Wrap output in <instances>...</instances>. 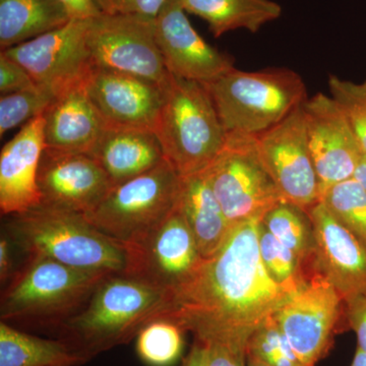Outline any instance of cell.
I'll return each mask as SVG.
<instances>
[{"instance_id":"20","label":"cell","mask_w":366,"mask_h":366,"mask_svg":"<svg viewBox=\"0 0 366 366\" xmlns=\"http://www.w3.org/2000/svg\"><path fill=\"white\" fill-rule=\"evenodd\" d=\"M43 117L45 148L53 151L89 155L107 127L85 85L56 96Z\"/></svg>"},{"instance_id":"42","label":"cell","mask_w":366,"mask_h":366,"mask_svg":"<svg viewBox=\"0 0 366 366\" xmlns=\"http://www.w3.org/2000/svg\"><path fill=\"white\" fill-rule=\"evenodd\" d=\"M247 366H269L268 363L259 360L252 354L247 353Z\"/></svg>"},{"instance_id":"29","label":"cell","mask_w":366,"mask_h":366,"mask_svg":"<svg viewBox=\"0 0 366 366\" xmlns=\"http://www.w3.org/2000/svg\"><path fill=\"white\" fill-rule=\"evenodd\" d=\"M320 202L366 247V192L355 178L330 187Z\"/></svg>"},{"instance_id":"36","label":"cell","mask_w":366,"mask_h":366,"mask_svg":"<svg viewBox=\"0 0 366 366\" xmlns=\"http://www.w3.org/2000/svg\"><path fill=\"white\" fill-rule=\"evenodd\" d=\"M206 345L208 366H247V347L225 343Z\"/></svg>"},{"instance_id":"31","label":"cell","mask_w":366,"mask_h":366,"mask_svg":"<svg viewBox=\"0 0 366 366\" xmlns=\"http://www.w3.org/2000/svg\"><path fill=\"white\" fill-rule=\"evenodd\" d=\"M247 353L257 356L269 366H308L298 357L273 315L252 335Z\"/></svg>"},{"instance_id":"10","label":"cell","mask_w":366,"mask_h":366,"mask_svg":"<svg viewBox=\"0 0 366 366\" xmlns=\"http://www.w3.org/2000/svg\"><path fill=\"white\" fill-rule=\"evenodd\" d=\"M298 357L315 366L329 353L335 335L345 322V305L340 293L320 272L289 296L273 315ZM347 325V324H346Z\"/></svg>"},{"instance_id":"39","label":"cell","mask_w":366,"mask_h":366,"mask_svg":"<svg viewBox=\"0 0 366 366\" xmlns=\"http://www.w3.org/2000/svg\"><path fill=\"white\" fill-rule=\"evenodd\" d=\"M182 366H208V348L204 342L196 340L185 356Z\"/></svg>"},{"instance_id":"9","label":"cell","mask_w":366,"mask_h":366,"mask_svg":"<svg viewBox=\"0 0 366 366\" xmlns=\"http://www.w3.org/2000/svg\"><path fill=\"white\" fill-rule=\"evenodd\" d=\"M88 44L94 69L132 74L160 86L169 81L156 41L155 20L102 13L91 19Z\"/></svg>"},{"instance_id":"12","label":"cell","mask_w":366,"mask_h":366,"mask_svg":"<svg viewBox=\"0 0 366 366\" xmlns=\"http://www.w3.org/2000/svg\"><path fill=\"white\" fill-rule=\"evenodd\" d=\"M89 20H71L59 29L1 50L25 67L36 84L55 95L85 85L93 71L88 44Z\"/></svg>"},{"instance_id":"32","label":"cell","mask_w":366,"mask_h":366,"mask_svg":"<svg viewBox=\"0 0 366 366\" xmlns=\"http://www.w3.org/2000/svg\"><path fill=\"white\" fill-rule=\"evenodd\" d=\"M331 97L340 108L366 155V81L363 83L330 76Z\"/></svg>"},{"instance_id":"23","label":"cell","mask_w":366,"mask_h":366,"mask_svg":"<svg viewBox=\"0 0 366 366\" xmlns=\"http://www.w3.org/2000/svg\"><path fill=\"white\" fill-rule=\"evenodd\" d=\"M187 13L199 16L209 24L214 37L230 31L257 33L272 21L278 20L282 6L274 0H178Z\"/></svg>"},{"instance_id":"14","label":"cell","mask_w":366,"mask_h":366,"mask_svg":"<svg viewBox=\"0 0 366 366\" xmlns=\"http://www.w3.org/2000/svg\"><path fill=\"white\" fill-rule=\"evenodd\" d=\"M308 147L319 178L320 197L354 177L365 156L357 137L331 96L319 93L302 105Z\"/></svg>"},{"instance_id":"33","label":"cell","mask_w":366,"mask_h":366,"mask_svg":"<svg viewBox=\"0 0 366 366\" xmlns=\"http://www.w3.org/2000/svg\"><path fill=\"white\" fill-rule=\"evenodd\" d=\"M101 13L132 14L156 20L167 0H95Z\"/></svg>"},{"instance_id":"21","label":"cell","mask_w":366,"mask_h":366,"mask_svg":"<svg viewBox=\"0 0 366 366\" xmlns=\"http://www.w3.org/2000/svg\"><path fill=\"white\" fill-rule=\"evenodd\" d=\"M113 187L148 172L165 160L157 134L144 129L107 127L89 154Z\"/></svg>"},{"instance_id":"24","label":"cell","mask_w":366,"mask_h":366,"mask_svg":"<svg viewBox=\"0 0 366 366\" xmlns=\"http://www.w3.org/2000/svg\"><path fill=\"white\" fill-rule=\"evenodd\" d=\"M71 20L59 0H0V47L32 40Z\"/></svg>"},{"instance_id":"4","label":"cell","mask_w":366,"mask_h":366,"mask_svg":"<svg viewBox=\"0 0 366 366\" xmlns=\"http://www.w3.org/2000/svg\"><path fill=\"white\" fill-rule=\"evenodd\" d=\"M110 274L72 268L46 257H29L2 292L1 322L59 327L86 307Z\"/></svg>"},{"instance_id":"3","label":"cell","mask_w":366,"mask_h":366,"mask_svg":"<svg viewBox=\"0 0 366 366\" xmlns=\"http://www.w3.org/2000/svg\"><path fill=\"white\" fill-rule=\"evenodd\" d=\"M6 233L29 257H46L84 271L124 272V245L76 212L41 204L11 216Z\"/></svg>"},{"instance_id":"1","label":"cell","mask_w":366,"mask_h":366,"mask_svg":"<svg viewBox=\"0 0 366 366\" xmlns=\"http://www.w3.org/2000/svg\"><path fill=\"white\" fill-rule=\"evenodd\" d=\"M262 218L233 226L215 254L203 259L171 293L164 319L177 322L196 340L245 346L252 335L289 295L262 264L259 231Z\"/></svg>"},{"instance_id":"22","label":"cell","mask_w":366,"mask_h":366,"mask_svg":"<svg viewBox=\"0 0 366 366\" xmlns=\"http://www.w3.org/2000/svg\"><path fill=\"white\" fill-rule=\"evenodd\" d=\"M178 209L189 223L203 259L222 247L230 225L217 199L207 170L182 177Z\"/></svg>"},{"instance_id":"38","label":"cell","mask_w":366,"mask_h":366,"mask_svg":"<svg viewBox=\"0 0 366 366\" xmlns=\"http://www.w3.org/2000/svg\"><path fill=\"white\" fill-rule=\"evenodd\" d=\"M11 238L6 233L0 238V280L1 284H6L13 277V257H11Z\"/></svg>"},{"instance_id":"16","label":"cell","mask_w":366,"mask_h":366,"mask_svg":"<svg viewBox=\"0 0 366 366\" xmlns=\"http://www.w3.org/2000/svg\"><path fill=\"white\" fill-rule=\"evenodd\" d=\"M156 41L172 76L207 84L232 69V59L197 32L178 0H167L155 20Z\"/></svg>"},{"instance_id":"2","label":"cell","mask_w":366,"mask_h":366,"mask_svg":"<svg viewBox=\"0 0 366 366\" xmlns=\"http://www.w3.org/2000/svg\"><path fill=\"white\" fill-rule=\"evenodd\" d=\"M171 293L124 274L101 282L86 307L59 327V339L88 362L124 345L169 312Z\"/></svg>"},{"instance_id":"15","label":"cell","mask_w":366,"mask_h":366,"mask_svg":"<svg viewBox=\"0 0 366 366\" xmlns=\"http://www.w3.org/2000/svg\"><path fill=\"white\" fill-rule=\"evenodd\" d=\"M166 86L99 69L92 71L85 83L89 98L107 127L154 132L162 110Z\"/></svg>"},{"instance_id":"34","label":"cell","mask_w":366,"mask_h":366,"mask_svg":"<svg viewBox=\"0 0 366 366\" xmlns=\"http://www.w3.org/2000/svg\"><path fill=\"white\" fill-rule=\"evenodd\" d=\"M34 81L25 67L4 53H0V92L1 95L35 88Z\"/></svg>"},{"instance_id":"26","label":"cell","mask_w":366,"mask_h":366,"mask_svg":"<svg viewBox=\"0 0 366 366\" xmlns=\"http://www.w3.org/2000/svg\"><path fill=\"white\" fill-rule=\"evenodd\" d=\"M262 224L296 255L310 276L319 272L312 223L305 211L283 201L269 209L262 218Z\"/></svg>"},{"instance_id":"40","label":"cell","mask_w":366,"mask_h":366,"mask_svg":"<svg viewBox=\"0 0 366 366\" xmlns=\"http://www.w3.org/2000/svg\"><path fill=\"white\" fill-rule=\"evenodd\" d=\"M354 178L360 183L361 187L366 192V155L360 159V162L356 168L355 173H354Z\"/></svg>"},{"instance_id":"19","label":"cell","mask_w":366,"mask_h":366,"mask_svg":"<svg viewBox=\"0 0 366 366\" xmlns=\"http://www.w3.org/2000/svg\"><path fill=\"white\" fill-rule=\"evenodd\" d=\"M45 150L44 117L38 115L4 144L0 153V209L2 215L26 213L42 204L38 184Z\"/></svg>"},{"instance_id":"17","label":"cell","mask_w":366,"mask_h":366,"mask_svg":"<svg viewBox=\"0 0 366 366\" xmlns=\"http://www.w3.org/2000/svg\"><path fill=\"white\" fill-rule=\"evenodd\" d=\"M38 184L42 204L76 213H91L113 185L97 161L88 154L46 149L41 158Z\"/></svg>"},{"instance_id":"30","label":"cell","mask_w":366,"mask_h":366,"mask_svg":"<svg viewBox=\"0 0 366 366\" xmlns=\"http://www.w3.org/2000/svg\"><path fill=\"white\" fill-rule=\"evenodd\" d=\"M55 97L56 95L51 90L39 85L2 95L0 99V137L43 114Z\"/></svg>"},{"instance_id":"41","label":"cell","mask_w":366,"mask_h":366,"mask_svg":"<svg viewBox=\"0 0 366 366\" xmlns=\"http://www.w3.org/2000/svg\"><path fill=\"white\" fill-rule=\"evenodd\" d=\"M351 366H366V352L362 349H356L355 355H354L352 365Z\"/></svg>"},{"instance_id":"11","label":"cell","mask_w":366,"mask_h":366,"mask_svg":"<svg viewBox=\"0 0 366 366\" xmlns=\"http://www.w3.org/2000/svg\"><path fill=\"white\" fill-rule=\"evenodd\" d=\"M124 274L172 293L203 257L178 207L137 240L124 245Z\"/></svg>"},{"instance_id":"7","label":"cell","mask_w":366,"mask_h":366,"mask_svg":"<svg viewBox=\"0 0 366 366\" xmlns=\"http://www.w3.org/2000/svg\"><path fill=\"white\" fill-rule=\"evenodd\" d=\"M180 184L182 177L165 159L148 172L114 185L97 208L85 217L124 247L177 208Z\"/></svg>"},{"instance_id":"25","label":"cell","mask_w":366,"mask_h":366,"mask_svg":"<svg viewBox=\"0 0 366 366\" xmlns=\"http://www.w3.org/2000/svg\"><path fill=\"white\" fill-rule=\"evenodd\" d=\"M85 361L61 339L33 336L0 322V366H79Z\"/></svg>"},{"instance_id":"5","label":"cell","mask_w":366,"mask_h":366,"mask_svg":"<svg viewBox=\"0 0 366 366\" xmlns=\"http://www.w3.org/2000/svg\"><path fill=\"white\" fill-rule=\"evenodd\" d=\"M227 134L259 137L307 100L302 78L289 69H232L203 84Z\"/></svg>"},{"instance_id":"27","label":"cell","mask_w":366,"mask_h":366,"mask_svg":"<svg viewBox=\"0 0 366 366\" xmlns=\"http://www.w3.org/2000/svg\"><path fill=\"white\" fill-rule=\"evenodd\" d=\"M187 332L173 320L157 319L149 322L136 338L139 360L148 366H173L182 358Z\"/></svg>"},{"instance_id":"8","label":"cell","mask_w":366,"mask_h":366,"mask_svg":"<svg viewBox=\"0 0 366 366\" xmlns=\"http://www.w3.org/2000/svg\"><path fill=\"white\" fill-rule=\"evenodd\" d=\"M207 173L232 227L250 219L264 218L285 201L262 162L257 137L227 134L223 151Z\"/></svg>"},{"instance_id":"37","label":"cell","mask_w":366,"mask_h":366,"mask_svg":"<svg viewBox=\"0 0 366 366\" xmlns=\"http://www.w3.org/2000/svg\"><path fill=\"white\" fill-rule=\"evenodd\" d=\"M71 20H89L100 16L101 11L99 9L95 0H59Z\"/></svg>"},{"instance_id":"35","label":"cell","mask_w":366,"mask_h":366,"mask_svg":"<svg viewBox=\"0 0 366 366\" xmlns=\"http://www.w3.org/2000/svg\"><path fill=\"white\" fill-rule=\"evenodd\" d=\"M347 326L355 332L358 348L366 352V291L344 302Z\"/></svg>"},{"instance_id":"6","label":"cell","mask_w":366,"mask_h":366,"mask_svg":"<svg viewBox=\"0 0 366 366\" xmlns=\"http://www.w3.org/2000/svg\"><path fill=\"white\" fill-rule=\"evenodd\" d=\"M155 134L164 157L180 177L208 169L227 142V132L203 84L172 74Z\"/></svg>"},{"instance_id":"28","label":"cell","mask_w":366,"mask_h":366,"mask_svg":"<svg viewBox=\"0 0 366 366\" xmlns=\"http://www.w3.org/2000/svg\"><path fill=\"white\" fill-rule=\"evenodd\" d=\"M259 247L264 268L289 295L297 292L312 276L307 273L296 255L264 227L262 220L259 231Z\"/></svg>"},{"instance_id":"13","label":"cell","mask_w":366,"mask_h":366,"mask_svg":"<svg viewBox=\"0 0 366 366\" xmlns=\"http://www.w3.org/2000/svg\"><path fill=\"white\" fill-rule=\"evenodd\" d=\"M302 105L257 141L262 162L283 199L307 213L320 201V190Z\"/></svg>"},{"instance_id":"18","label":"cell","mask_w":366,"mask_h":366,"mask_svg":"<svg viewBox=\"0 0 366 366\" xmlns=\"http://www.w3.org/2000/svg\"><path fill=\"white\" fill-rule=\"evenodd\" d=\"M312 223L315 261L344 302L366 291V247L319 202L307 212Z\"/></svg>"}]
</instances>
